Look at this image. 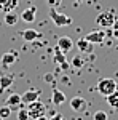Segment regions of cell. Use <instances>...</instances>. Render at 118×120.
Segmentation results:
<instances>
[{
    "instance_id": "obj_26",
    "label": "cell",
    "mask_w": 118,
    "mask_h": 120,
    "mask_svg": "<svg viewBox=\"0 0 118 120\" xmlns=\"http://www.w3.org/2000/svg\"><path fill=\"white\" fill-rule=\"evenodd\" d=\"M45 80H46V82H53V74H46L45 75Z\"/></svg>"
},
{
    "instance_id": "obj_25",
    "label": "cell",
    "mask_w": 118,
    "mask_h": 120,
    "mask_svg": "<svg viewBox=\"0 0 118 120\" xmlns=\"http://www.w3.org/2000/svg\"><path fill=\"white\" fill-rule=\"evenodd\" d=\"M50 120H64V119H62V115H61V114L54 112V114L51 115V119H50Z\"/></svg>"
},
{
    "instance_id": "obj_18",
    "label": "cell",
    "mask_w": 118,
    "mask_h": 120,
    "mask_svg": "<svg viewBox=\"0 0 118 120\" xmlns=\"http://www.w3.org/2000/svg\"><path fill=\"white\" fill-rule=\"evenodd\" d=\"M19 16L16 15V10L14 11H8V13H5V22L8 24V26H14L16 22H18Z\"/></svg>"
},
{
    "instance_id": "obj_28",
    "label": "cell",
    "mask_w": 118,
    "mask_h": 120,
    "mask_svg": "<svg viewBox=\"0 0 118 120\" xmlns=\"http://www.w3.org/2000/svg\"><path fill=\"white\" fill-rule=\"evenodd\" d=\"M112 35H113V37H115V38L118 40V29H113V32H112Z\"/></svg>"
},
{
    "instance_id": "obj_20",
    "label": "cell",
    "mask_w": 118,
    "mask_h": 120,
    "mask_svg": "<svg viewBox=\"0 0 118 120\" xmlns=\"http://www.w3.org/2000/svg\"><path fill=\"white\" fill-rule=\"evenodd\" d=\"M29 111L27 107H19L18 109V120H29Z\"/></svg>"
},
{
    "instance_id": "obj_1",
    "label": "cell",
    "mask_w": 118,
    "mask_h": 120,
    "mask_svg": "<svg viewBox=\"0 0 118 120\" xmlns=\"http://www.w3.org/2000/svg\"><path fill=\"white\" fill-rule=\"evenodd\" d=\"M50 18L54 22V26H57V27H65V26L72 24V18L67 16V15H64V13L56 11L54 7H50Z\"/></svg>"
},
{
    "instance_id": "obj_16",
    "label": "cell",
    "mask_w": 118,
    "mask_h": 120,
    "mask_svg": "<svg viewBox=\"0 0 118 120\" xmlns=\"http://www.w3.org/2000/svg\"><path fill=\"white\" fill-rule=\"evenodd\" d=\"M14 77L13 75H0V90H8L13 85Z\"/></svg>"
},
{
    "instance_id": "obj_3",
    "label": "cell",
    "mask_w": 118,
    "mask_h": 120,
    "mask_svg": "<svg viewBox=\"0 0 118 120\" xmlns=\"http://www.w3.org/2000/svg\"><path fill=\"white\" fill-rule=\"evenodd\" d=\"M115 18H117V16H115V11H113V10H105V11H102V13L97 15L96 24L100 26V27H104V29H109V27H112Z\"/></svg>"
},
{
    "instance_id": "obj_24",
    "label": "cell",
    "mask_w": 118,
    "mask_h": 120,
    "mask_svg": "<svg viewBox=\"0 0 118 120\" xmlns=\"http://www.w3.org/2000/svg\"><path fill=\"white\" fill-rule=\"evenodd\" d=\"M45 2H46V5H48V7H54V8H57V7L61 5V2H62V0H45Z\"/></svg>"
},
{
    "instance_id": "obj_22",
    "label": "cell",
    "mask_w": 118,
    "mask_h": 120,
    "mask_svg": "<svg viewBox=\"0 0 118 120\" xmlns=\"http://www.w3.org/2000/svg\"><path fill=\"white\" fill-rule=\"evenodd\" d=\"M93 120H109V115L105 111H96L93 115Z\"/></svg>"
},
{
    "instance_id": "obj_2",
    "label": "cell",
    "mask_w": 118,
    "mask_h": 120,
    "mask_svg": "<svg viewBox=\"0 0 118 120\" xmlns=\"http://www.w3.org/2000/svg\"><path fill=\"white\" fill-rule=\"evenodd\" d=\"M118 83L113 80V79H100L99 82H97V91L102 94V96H109V94H112L113 91H117Z\"/></svg>"
},
{
    "instance_id": "obj_32",
    "label": "cell",
    "mask_w": 118,
    "mask_h": 120,
    "mask_svg": "<svg viewBox=\"0 0 118 120\" xmlns=\"http://www.w3.org/2000/svg\"><path fill=\"white\" fill-rule=\"evenodd\" d=\"M117 50H118V45H117Z\"/></svg>"
},
{
    "instance_id": "obj_6",
    "label": "cell",
    "mask_w": 118,
    "mask_h": 120,
    "mask_svg": "<svg viewBox=\"0 0 118 120\" xmlns=\"http://www.w3.org/2000/svg\"><path fill=\"white\" fill-rule=\"evenodd\" d=\"M69 104H70L72 111H75V112H82L86 107V101H85V98H82V96H73Z\"/></svg>"
},
{
    "instance_id": "obj_9",
    "label": "cell",
    "mask_w": 118,
    "mask_h": 120,
    "mask_svg": "<svg viewBox=\"0 0 118 120\" xmlns=\"http://www.w3.org/2000/svg\"><path fill=\"white\" fill-rule=\"evenodd\" d=\"M18 59V53L16 51H8V53H3L0 58V63L3 67H10L11 64H14V61Z\"/></svg>"
},
{
    "instance_id": "obj_30",
    "label": "cell",
    "mask_w": 118,
    "mask_h": 120,
    "mask_svg": "<svg viewBox=\"0 0 118 120\" xmlns=\"http://www.w3.org/2000/svg\"><path fill=\"white\" fill-rule=\"evenodd\" d=\"M75 2H77V3H80V2H83V0H75Z\"/></svg>"
},
{
    "instance_id": "obj_27",
    "label": "cell",
    "mask_w": 118,
    "mask_h": 120,
    "mask_svg": "<svg viewBox=\"0 0 118 120\" xmlns=\"http://www.w3.org/2000/svg\"><path fill=\"white\" fill-rule=\"evenodd\" d=\"M112 27H113V29H118V18H115L113 24H112Z\"/></svg>"
},
{
    "instance_id": "obj_23",
    "label": "cell",
    "mask_w": 118,
    "mask_h": 120,
    "mask_svg": "<svg viewBox=\"0 0 118 120\" xmlns=\"http://www.w3.org/2000/svg\"><path fill=\"white\" fill-rule=\"evenodd\" d=\"M70 64L73 66V67H78V69H80V67H83V64H85V59H83L82 56H75V58H73L72 61H70Z\"/></svg>"
},
{
    "instance_id": "obj_12",
    "label": "cell",
    "mask_w": 118,
    "mask_h": 120,
    "mask_svg": "<svg viewBox=\"0 0 118 120\" xmlns=\"http://www.w3.org/2000/svg\"><path fill=\"white\" fill-rule=\"evenodd\" d=\"M51 102L54 104V106H61L65 102V94H64L61 90H57V88H53V91H51Z\"/></svg>"
},
{
    "instance_id": "obj_13",
    "label": "cell",
    "mask_w": 118,
    "mask_h": 120,
    "mask_svg": "<svg viewBox=\"0 0 118 120\" xmlns=\"http://www.w3.org/2000/svg\"><path fill=\"white\" fill-rule=\"evenodd\" d=\"M35 13H37L35 7L26 8L22 13H21V19H22L24 22H34V21H35Z\"/></svg>"
},
{
    "instance_id": "obj_19",
    "label": "cell",
    "mask_w": 118,
    "mask_h": 120,
    "mask_svg": "<svg viewBox=\"0 0 118 120\" xmlns=\"http://www.w3.org/2000/svg\"><path fill=\"white\" fill-rule=\"evenodd\" d=\"M105 99H107V104L110 107H113V109L118 111V90L113 91L112 94H109V96H105Z\"/></svg>"
},
{
    "instance_id": "obj_29",
    "label": "cell",
    "mask_w": 118,
    "mask_h": 120,
    "mask_svg": "<svg viewBox=\"0 0 118 120\" xmlns=\"http://www.w3.org/2000/svg\"><path fill=\"white\" fill-rule=\"evenodd\" d=\"M35 120H50V119H48V117H45V115H40V117H38V119H35Z\"/></svg>"
},
{
    "instance_id": "obj_17",
    "label": "cell",
    "mask_w": 118,
    "mask_h": 120,
    "mask_svg": "<svg viewBox=\"0 0 118 120\" xmlns=\"http://www.w3.org/2000/svg\"><path fill=\"white\" fill-rule=\"evenodd\" d=\"M22 102V99H21V94H10L8 98H7V101H5V104L7 106H10V107H14V106H19Z\"/></svg>"
},
{
    "instance_id": "obj_8",
    "label": "cell",
    "mask_w": 118,
    "mask_h": 120,
    "mask_svg": "<svg viewBox=\"0 0 118 120\" xmlns=\"http://www.w3.org/2000/svg\"><path fill=\"white\" fill-rule=\"evenodd\" d=\"M73 46L75 45H73V40L70 37H59L57 38V48L62 50L64 53H69Z\"/></svg>"
},
{
    "instance_id": "obj_10",
    "label": "cell",
    "mask_w": 118,
    "mask_h": 120,
    "mask_svg": "<svg viewBox=\"0 0 118 120\" xmlns=\"http://www.w3.org/2000/svg\"><path fill=\"white\" fill-rule=\"evenodd\" d=\"M19 5V0H0V11L8 13V11H14Z\"/></svg>"
},
{
    "instance_id": "obj_5",
    "label": "cell",
    "mask_w": 118,
    "mask_h": 120,
    "mask_svg": "<svg viewBox=\"0 0 118 120\" xmlns=\"http://www.w3.org/2000/svg\"><path fill=\"white\" fill-rule=\"evenodd\" d=\"M105 37H107V32L104 30H91L89 34H86L85 38L89 40L93 45H97V43H104L105 42Z\"/></svg>"
},
{
    "instance_id": "obj_7",
    "label": "cell",
    "mask_w": 118,
    "mask_h": 120,
    "mask_svg": "<svg viewBox=\"0 0 118 120\" xmlns=\"http://www.w3.org/2000/svg\"><path fill=\"white\" fill-rule=\"evenodd\" d=\"M54 61L59 64V67L61 69H64V71H67L69 69V63H67V59H65V53H64L62 50H59L57 46H56V51H54Z\"/></svg>"
},
{
    "instance_id": "obj_31",
    "label": "cell",
    "mask_w": 118,
    "mask_h": 120,
    "mask_svg": "<svg viewBox=\"0 0 118 120\" xmlns=\"http://www.w3.org/2000/svg\"><path fill=\"white\" fill-rule=\"evenodd\" d=\"M0 120H3V119H2V117H0Z\"/></svg>"
},
{
    "instance_id": "obj_4",
    "label": "cell",
    "mask_w": 118,
    "mask_h": 120,
    "mask_svg": "<svg viewBox=\"0 0 118 120\" xmlns=\"http://www.w3.org/2000/svg\"><path fill=\"white\" fill-rule=\"evenodd\" d=\"M27 111H29V117L35 120V119H38L40 115H45L46 114V106L40 101V99H37V101L27 104Z\"/></svg>"
},
{
    "instance_id": "obj_15",
    "label": "cell",
    "mask_w": 118,
    "mask_h": 120,
    "mask_svg": "<svg viewBox=\"0 0 118 120\" xmlns=\"http://www.w3.org/2000/svg\"><path fill=\"white\" fill-rule=\"evenodd\" d=\"M77 46H78V50H80L82 53H93V50H94V46H93V43H91L89 40H86L85 37L78 40V43H77Z\"/></svg>"
},
{
    "instance_id": "obj_11",
    "label": "cell",
    "mask_w": 118,
    "mask_h": 120,
    "mask_svg": "<svg viewBox=\"0 0 118 120\" xmlns=\"http://www.w3.org/2000/svg\"><path fill=\"white\" fill-rule=\"evenodd\" d=\"M38 98H40V91L38 90H27V91H24L21 94V99H22V102H26V104L37 101Z\"/></svg>"
},
{
    "instance_id": "obj_14",
    "label": "cell",
    "mask_w": 118,
    "mask_h": 120,
    "mask_svg": "<svg viewBox=\"0 0 118 120\" xmlns=\"http://www.w3.org/2000/svg\"><path fill=\"white\" fill-rule=\"evenodd\" d=\"M21 35H22V38H24L26 42H34V40H37V38L42 37V34H40V32H37L35 29H27V30H22V32H21Z\"/></svg>"
},
{
    "instance_id": "obj_21",
    "label": "cell",
    "mask_w": 118,
    "mask_h": 120,
    "mask_svg": "<svg viewBox=\"0 0 118 120\" xmlns=\"http://www.w3.org/2000/svg\"><path fill=\"white\" fill-rule=\"evenodd\" d=\"M10 115H11V107L7 106V104H5V106H2V107H0V117L5 120V119H8Z\"/></svg>"
}]
</instances>
